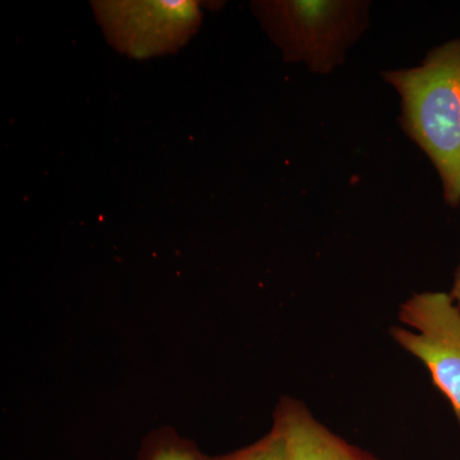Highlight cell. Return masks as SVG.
Segmentation results:
<instances>
[{"label":"cell","mask_w":460,"mask_h":460,"mask_svg":"<svg viewBox=\"0 0 460 460\" xmlns=\"http://www.w3.org/2000/svg\"><path fill=\"white\" fill-rule=\"evenodd\" d=\"M252 8L287 62H305L321 75L343 65L367 21L363 2L278 0L255 2Z\"/></svg>","instance_id":"obj_2"},{"label":"cell","mask_w":460,"mask_h":460,"mask_svg":"<svg viewBox=\"0 0 460 460\" xmlns=\"http://www.w3.org/2000/svg\"><path fill=\"white\" fill-rule=\"evenodd\" d=\"M96 20L114 49L137 59L174 53L201 25V5L189 0L93 2Z\"/></svg>","instance_id":"obj_4"},{"label":"cell","mask_w":460,"mask_h":460,"mask_svg":"<svg viewBox=\"0 0 460 460\" xmlns=\"http://www.w3.org/2000/svg\"><path fill=\"white\" fill-rule=\"evenodd\" d=\"M390 337L425 365L460 422V307L449 293H414L399 308Z\"/></svg>","instance_id":"obj_3"},{"label":"cell","mask_w":460,"mask_h":460,"mask_svg":"<svg viewBox=\"0 0 460 460\" xmlns=\"http://www.w3.org/2000/svg\"><path fill=\"white\" fill-rule=\"evenodd\" d=\"M401 96L402 131L434 164L447 205H460V39L436 47L419 66L383 74Z\"/></svg>","instance_id":"obj_1"},{"label":"cell","mask_w":460,"mask_h":460,"mask_svg":"<svg viewBox=\"0 0 460 460\" xmlns=\"http://www.w3.org/2000/svg\"><path fill=\"white\" fill-rule=\"evenodd\" d=\"M449 295L452 296L453 301L460 307V265L456 269V275H454V283Z\"/></svg>","instance_id":"obj_8"},{"label":"cell","mask_w":460,"mask_h":460,"mask_svg":"<svg viewBox=\"0 0 460 460\" xmlns=\"http://www.w3.org/2000/svg\"><path fill=\"white\" fill-rule=\"evenodd\" d=\"M208 460H288L286 441L279 429L272 426L270 432L255 443Z\"/></svg>","instance_id":"obj_6"},{"label":"cell","mask_w":460,"mask_h":460,"mask_svg":"<svg viewBox=\"0 0 460 460\" xmlns=\"http://www.w3.org/2000/svg\"><path fill=\"white\" fill-rule=\"evenodd\" d=\"M138 460H208L195 447L175 438H155L142 450Z\"/></svg>","instance_id":"obj_7"},{"label":"cell","mask_w":460,"mask_h":460,"mask_svg":"<svg viewBox=\"0 0 460 460\" xmlns=\"http://www.w3.org/2000/svg\"><path fill=\"white\" fill-rule=\"evenodd\" d=\"M272 426L283 435L288 460H380L332 432L290 396L280 399Z\"/></svg>","instance_id":"obj_5"}]
</instances>
